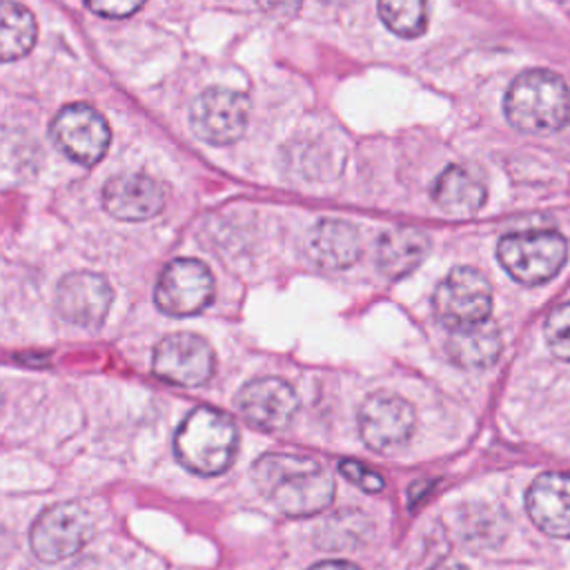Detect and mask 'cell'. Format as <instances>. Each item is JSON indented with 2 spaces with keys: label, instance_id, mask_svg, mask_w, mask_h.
<instances>
[{
  "label": "cell",
  "instance_id": "2",
  "mask_svg": "<svg viewBox=\"0 0 570 570\" xmlns=\"http://www.w3.org/2000/svg\"><path fill=\"white\" fill-rule=\"evenodd\" d=\"M512 127L525 134H552L570 118V91L548 69H530L512 80L503 100Z\"/></svg>",
  "mask_w": 570,
  "mask_h": 570
},
{
  "label": "cell",
  "instance_id": "10",
  "mask_svg": "<svg viewBox=\"0 0 570 570\" xmlns=\"http://www.w3.org/2000/svg\"><path fill=\"white\" fill-rule=\"evenodd\" d=\"M214 365L216 361L209 343L191 332L165 336L156 345L151 358V370L158 379L185 387L209 381L214 374Z\"/></svg>",
  "mask_w": 570,
  "mask_h": 570
},
{
  "label": "cell",
  "instance_id": "28",
  "mask_svg": "<svg viewBox=\"0 0 570 570\" xmlns=\"http://www.w3.org/2000/svg\"><path fill=\"white\" fill-rule=\"evenodd\" d=\"M434 570H468V568H465V566H461V563H454V561H445V563L436 566Z\"/></svg>",
  "mask_w": 570,
  "mask_h": 570
},
{
  "label": "cell",
  "instance_id": "21",
  "mask_svg": "<svg viewBox=\"0 0 570 570\" xmlns=\"http://www.w3.org/2000/svg\"><path fill=\"white\" fill-rule=\"evenodd\" d=\"M38 36L33 13L13 0H0V62H11L31 51Z\"/></svg>",
  "mask_w": 570,
  "mask_h": 570
},
{
  "label": "cell",
  "instance_id": "30",
  "mask_svg": "<svg viewBox=\"0 0 570 570\" xmlns=\"http://www.w3.org/2000/svg\"><path fill=\"white\" fill-rule=\"evenodd\" d=\"M2 403H4V396H2V387H0V410H2Z\"/></svg>",
  "mask_w": 570,
  "mask_h": 570
},
{
  "label": "cell",
  "instance_id": "11",
  "mask_svg": "<svg viewBox=\"0 0 570 570\" xmlns=\"http://www.w3.org/2000/svg\"><path fill=\"white\" fill-rule=\"evenodd\" d=\"M414 430V407L399 394L376 392L358 410V432L367 448L387 452L403 445Z\"/></svg>",
  "mask_w": 570,
  "mask_h": 570
},
{
  "label": "cell",
  "instance_id": "9",
  "mask_svg": "<svg viewBox=\"0 0 570 570\" xmlns=\"http://www.w3.org/2000/svg\"><path fill=\"white\" fill-rule=\"evenodd\" d=\"M51 138L65 156L89 167L105 156L111 142V131L100 111L89 105L73 102L56 114L51 122Z\"/></svg>",
  "mask_w": 570,
  "mask_h": 570
},
{
  "label": "cell",
  "instance_id": "7",
  "mask_svg": "<svg viewBox=\"0 0 570 570\" xmlns=\"http://www.w3.org/2000/svg\"><path fill=\"white\" fill-rule=\"evenodd\" d=\"M249 120V100L245 94L227 87H209L198 94L189 107L194 134L209 145L236 142Z\"/></svg>",
  "mask_w": 570,
  "mask_h": 570
},
{
  "label": "cell",
  "instance_id": "16",
  "mask_svg": "<svg viewBox=\"0 0 570 570\" xmlns=\"http://www.w3.org/2000/svg\"><path fill=\"white\" fill-rule=\"evenodd\" d=\"M361 254L358 229L352 223L325 218L307 236V256L321 269H345Z\"/></svg>",
  "mask_w": 570,
  "mask_h": 570
},
{
  "label": "cell",
  "instance_id": "4",
  "mask_svg": "<svg viewBox=\"0 0 570 570\" xmlns=\"http://www.w3.org/2000/svg\"><path fill=\"white\" fill-rule=\"evenodd\" d=\"M566 240L552 229H528L505 234L497 245L503 269L523 285H539L552 278L566 263Z\"/></svg>",
  "mask_w": 570,
  "mask_h": 570
},
{
  "label": "cell",
  "instance_id": "29",
  "mask_svg": "<svg viewBox=\"0 0 570 570\" xmlns=\"http://www.w3.org/2000/svg\"><path fill=\"white\" fill-rule=\"evenodd\" d=\"M71 570H98V568H87V563H78V566H73Z\"/></svg>",
  "mask_w": 570,
  "mask_h": 570
},
{
  "label": "cell",
  "instance_id": "15",
  "mask_svg": "<svg viewBox=\"0 0 570 570\" xmlns=\"http://www.w3.org/2000/svg\"><path fill=\"white\" fill-rule=\"evenodd\" d=\"M525 508L539 530L552 537H570V474L546 472L528 490Z\"/></svg>",
  "mask_w": 570,
  "mask_h": 570
},
{
  "label": "cell",
  "instance_id": "3",
  "mask_svg": "<svg viewBox=\"0 0 570 570\" xmlns=\"http://www.w3.org/2000/svg\"><path fill=\"white\" fill-rule=\"evenodd\" d=\"M236 445L238 432L234 421L214 407H196L189 412L174 439L178 461L203 476L227 470L234 461Z\"/></svg>",
  "mask_w": 570,
  "mask_h": 570
},
{
  "label": "cell",
  "instance_id": "19",
  "mask_svg": "<svg viewBox=\"0 0 570 570\" xmlns=\"http://www.w3.org/2000/svg\"><path fill=\"white\" fill-rule=\"evenodd\" d=\"M445 352L452 363L465 370L488 367L497 361L501 352V336L494 323L483 321L472 327L452 330L445 343Z\"/></svg>",
  "mask_w": 570,
  "mask_h": 570
},
{
  "label": "cell",
  "instance_id": "23",
  "mask_svg": "<svg viewBox=\"0 0 570 570\" xmlns=\"http://www.w3.org/2000/svg\"><path fill=\"white\" fill-rule=\"evenodd\" d=\"M546 343L554 356L570 361V301L554 307L543 325Z\"/></svg>",
  "mask_w": 570,
  "mask_h": 570
},
{
  "label": "cell",
  "instance_id": "26",
  "mask_svg": "<svg viewBox=\"0 0 570 570\" xmlns=\"http://www.w3.org/2000/svg\"><path fill=\"white\" fill-rule=\"evenodd\" d=\"M303 0H258L265 11H294Z\"/></svg>",
  "mask_w": 570,
  "mask_h": 570
},
{
  "label": "cell",
  "instance_id": "17",
  "mask_svg": "<svg viewBox=\"0 0 570 570\" xmlns=\"http://www.w3.org/2000/svg\"><path fill=\"white\" fill-rule=\"evenodd\" d=\"M428 254V238L414 227H392L376 243V267L387 278L412 274Z\"/></svg>",
  "mask_w": 570,
  "mask_h": 570
},
{
  "label": "cell",
  "instance_id": "27",
  "mask_svg": "<svg viewBox=\"0 0 570 570\" xmlns=\"http://www.w3.org/2000/svg\"><path fill=\"white\" fill-rule=\"evenodd\" d=\"M309 570H358V568L347 561H321V563L312 566Z\"/></svg>",
  "mask_w": 570,
  "mask_h": 570
},
{
  "label": "cell",
  "instance_id": "24",
  "mask_svg": "<svg viewBox=\"0 0 570 570\" xmlns=\"http://www.w3.org/2000/svg\"><path fill=\"white\" fill-rule=\"evenodd\" d=\"M338 470H341V474H343L350 483L358 485V488L365 490V492H381L383 485H385L381 474H376L374 470L365 468V465L358 463V461L343 459V461L338 463Z\"/></svg>",
  "mask_w": 570,
  "mask_h": 570
},
{
  "label": "cell",
  "instance_id": "8",
  "mask_svg": "<svg viewBox=\"0 0 570 570\" xmlns=\"http://www.w3.org/2000/svg\"><path fill=\"white\" fill-rule=\"evenodd\" d=\"M214 298V276L205 263L196 258L171 261L154 292L160 312L169 316H194L203 312Z\"/></svg>",
  "mask_w": 570,
  "mask_h": 570
},
{
  "label": "cell",
  "instance_id": "12",
  "mask_svg": "<svg viewBox=\"0 0 570 570\" xmlns=\"http://www.w3.org/2000/svg\"><path fill=\"white\" fill-rule=\"evenodd\" d=\"M236 405L249 425L272 432L289 425L298 407V396L283 379L263 376L240 387Z\"/></svg>",
  "mask_w": 570,
  "mask_h": 570
},
{
  "label": "cell",
  "instance_id": "1",
  "mask_svg": "<svg viewBox=\"0 0 570 570\" xmlns=\"http://www.w3.org/2000/svg\"><path fill=\"white\" fill-rule=\"evenodd\" d=\"M252 481L261 494L287 517H312L334 497L327 470L307 456L267 452L252 465Z\"/></svg>",
  "mask_w": 570,
  "mask_h": 570
},
{
  "label": "cell",
  "instance_id": "5",
  "mask_svg": "<svg viewBox=\"0 0 570 570\" xmlns=\"http://www.w3.org/2000/svg\"><path fill=\"white\" fill-rule=\"evenodd\" d=\"M432 307L436 318L452 332L488 321L492 287L474 267H454L434 289Z\"/></svg>",
  "mask_w": 570,
  "mask_h": 570
},
{
  "label": "cell",
  "instance_id": "18",
  "mask_svg": "<svg viewBox=\"0 0 570 570\" xmlns=\"http://www.w3.org/2000/svg\"><path fill=\"white\" fill-rule=\"evenodd\" d=\"M432 200L448 214L468 216L483 205L485 187L474 171L461 165H452L443 169L434 180Z\"/></svg>",
  "mask_w": 570,
  "mask_h": 570
},
{
  "label": "cell",
  "instance_id": "25",
  "mask_svg": "<svg viewBox=\"0 0 570 570\" xmlns=\"http://www.w3.org/2000/svg\"><path fill=\"white\" fill-rule=\"evenodd\" d=\"M85 4L102 18H127L136 13L145 0H85Z\"/></svg>",
  "mask_w": 570,
  "mask_h": 570
},
{
  "label": "cell",
  "instance_id": "20",
  "mask_svg": "<svg viewBox=\"0 0 570 570\" xmlns=\"http://www.w3.org/2000/svg\"><path fill=\"white\" fill-rule=\"evenodd\" d=\"M40 167L36 140L11 127H0V187H13L29 180Z\"/></svg>",
  "mask_w": 570,
  "mask_h": 570
},
{
  "label": "cell",
  "instance_id": "22",
  "mask_svg": "<svg viewBox=\"0 0 570 570\" xmlns=\"http://www.w3.org/2000/svg\"><path fill=\"white\" fill-rule=\"evenodd\" d=\"M428 0H379V16L401 38H416L428 24Z\"/></svg>",
  "mask_w": 570,
  "mask_h": 570
},
{
  "label": "cell",
  "instance_id": "6",
  "mask_svg": "<svg viewBox=\"0 0 570 570\" xmlns=\"http://www.w3.org/2000/svg\"><path fill=\"white\" fill-rule=\"evenodd\" d=\"M94 534L89 510L76 501L47 508L31 528V548L42 561H60L76 554Z\"/></svg>",
  "mask_w": 570,
  "mask_h": 570
},
{
  "label": "cell",
  "instance_id": "14",
  "mask_svg": "<svg viewBox=\"0 0 570 570\" xmlns=\"http://www.w3.org/2000/svg\"><path fill=\"white\" fill-rule=\"evenodd\" d=\"M102 205L118 220H147L165 207V189L147 174H120L105 183Z\"/></svg>",
  "mask_w": 570,
  "mask_h": 570
},
{
  "label": "cell",
  "instance_id": "13",
  "mask_svg": "<svg viewBox=\"0 0 570 570\" xmlns=\"http://www.w3.org/2000/svg\"><path fill=\"white\" fill-rule=\"evenodd\" d=\"M114 301V289L109 281L94 272L67 274L56 289L58 314L80 327H98Z\"/></svg>",
  "mask_w": 570,
  "mask_h": 570
}]
</instances>
